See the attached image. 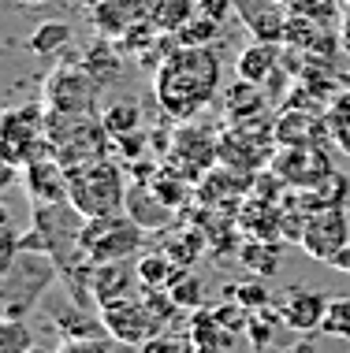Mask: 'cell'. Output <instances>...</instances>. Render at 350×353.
<instances>
[{"mask_svg":"<svg viewBox=\"0 0 350 353\" xmlns=\"http://www.w3.org/2000/svg\"><path fill=\"white\" fill-rule=\"evenodd\" d=\"M52 320H56V327H60L64 339H97V335H108L105 320L93 323L90 316H82V305H79V309H75V305H64V309L52 312Z\"/></svg>","mask_w":350,"mask_h":353,"instance_id":"cb8c5ba5","label":"cell"},{"mask_svg":"<svg viewBox=\"0 0 350 353\" xmlns=\"http://www.w3.org/2000/svg\"><path fill=\"white\" fill-rule=\"evenodd\" d=\"M146 19V0H97L90 8V23L93 30L108 41H119L123 34L130 30L135 23Z\"/></svg>","mask_w":350,"mask_h":353,"instance_id":"4fadbf2b","label":"cell"},{"mask_svg":"<svg viewBox=\"0 0 350 353\" xmlns=\"http://www.w3.org/2000/svg\"><path fill=\"white\" fill-rule=\"evenodd\" d=\"M239 12H246V26L257 34V41H283L287 37V19L280 8L264 0H239Z\"/></svg>","mask_w":350,"mask_h":353,"instance_id":"d6986e66","label":"cell"},{"mask_svg":"<svg viewBox=\"0 0 350 353\" xmlns=\"http://www.w3.org/2000/svg\"><path fill=\"white\" fill-rule=\"evenodd\" d=\"M23 4H49V0H23Z\"/></svg>","mask_w":350,"mask_h":353,"instance_id":"60d3db41","label":"cell"},{"mask_svg":"<svg viewBox=\"0 0 350 353\" xmlns=\"http://www.w3.org/2000/svg\"><path fill=\"white\" fill-rule=\"evenodd\" d=\"M235 4H239V0H197V15H209L216 23H224V19L235 12Z\"/></svg>","mask_w":350,"mask_h":353,"instance_id":"d590c367","label":"cell"},{"mask_svg":"<svg viewBox=\"0 0 350 353\" xmlns=\"http://www.w3.org/2000/svg\"><path fill=\"white\" fill-rule=\"evenodd\" d=\"M90 298L97 305V312L105 305H116V301H127V298H138L142 294V279H138V268H130L127 261L119 264H90Z\"/></svg>","mask_w":350,"mask_h":353,"instance_id":"ba28073f","label":"cell"},{"mask_svg":"<svg viewBox=\"0 0 350 353\" xmlns=\"http://www.w3.org/2000/svg\"><path fill=\"white\" fill-rule=\"evenodd\" d=\"M26 194L30 205H68L71 186H68V168L56 157H37L26 164Z\"/></svg>","mask_w":350,"mask_h":353,"instance_id":"30bf717a","label":"cell"},{"mask_svg":"<svg viewBox=\"0 0 350 353\" xmlns=\"http://www.w3.org/2000/svg\"><path fill=\"white\" fill-rule=\"evenodd\" d=\"M138 279H142V290H168L175 283V275L183 272L179 264L168 256L164 250H153V253H142L138 256Z\"/></svg>","mask_w":350,"mask_h":353,"instance_id":"44dd1931","label":"cell"},{"mask_svg":"<svg viewBox=\"0 0 350 353\" xmlns=\"http://www.w3.org/2000/svg\"><path fill=\"white\" fill-rule=\"evenodd\" d=\"M291 190H317L324 179H332L336 171L328 164V157L320 145H280V152L269 164Z\"/></svg>","mask_w":350,"mask_h":353,"instance_id":"8992f818","label":"cell"},{"mask_svg":"<svg viewBox=\"0 0 350 353\" xmlns=\"http://www.w3.org/2000/svg\"><path fill=\"white\" fill-rule=\"evenodd\" d=\"M328 264H332L336 272H350V245H347V250H339V253H336Z\"/></svg>","mask_w":350,"mask_h":353,"instance_id":"8d00e7d4","label":"cell"},{"mask_svg":"<svg viewBox=\"0 0 350 353\" xmlns=\"http://www.w3.org/2000/svg\"><path fill=\"white\" fill-rule=\"evenodd\" d=\"M101 320H105L108 339L123 342V346H142V342L153 339V323H149L142 294L138 298H127V301H116V305H105V309H101Z\"/></svg>","mask_w":350,"mask_h":353,"instance_id":"9c48e42d","label":"cell"},{"mask_svg":"<svg viewBox=\"0 0 350 353\" xmlns=\"http://www.w3.org/2000/svg\"><path fill=\"white\" fill-rule=\"evenodd\" d=\"M347 245H350V219L343 208H317V212H309L306 234H302V253L313 256V261H332Z\"/></svg>","mask_w":350,"mask_h":353,"instance_id":"52a82bcc","label":"cell"},{"mask_svg":"<svg viewBox=\"0 0 350 353\" xmlns=\"http://www.w3.org/2000/svg\"><path fill=\"white\" fill-rule=\"evenodd\" d=\"M146 231L130 219L127 212H112V216H97L82 223L79 234V250L86 264H119L130 261L135 253H142Z\"/></svg>","mask_w":350,"mask_h":353,"instance_id":"3957f363","label":"cell"},{"mask_svg":"<svg viewBox=\"0 0 350 353\" xmlns=\"http://www.w3.org/2000/svg\"><path fill=\"white\" fill-rule=\"evenodd\" d=\"M191 342H194V353H228L235 346V331H228L220 320H216L213 309H197L191 312Z\"/></svg>","mask_w":350,"mask_h":353,"instance_id":"2e32d148","label":"cell"},{"mask_svg":"<svg viewBox=\"0 0 350 353\" xmlns=\"http://www.w3.org/2000/svg\"><path fill=\"white\" fill-rule=\"evenodd\" d=\"M37 346L26 320H4L0 323V353H30Z\"/></svg>","mask_w":350,"mask_h":353,"instance_id":"f1b7e54d","label":"cell"},{"mask_svg":"<svg viewBox=\"0 0 350 353\" xmlns=\"http://www.w3.org/2000/svg\"><path fill=\"white\" fill-rule=\"evenodd\" d=\"M172 152H175V160L183 164V171L194 179H202L205 171H213L216 168V160H220V138H213L209 130H202V127H179L175 130V138H172Z\"/></svg>","mask_w":350,"mask_h":353,"instance_id":"8fae6325","label":"cell"},{"mask_svg":"<svg viewBox=\"0 0 350 353\" xmlns=\"http://www.w3.org/2000/svg\"><path fill=\"white\" fill-rule=\"evenodd\" d=\"M320 331H324L328 339L350 342V298H332L328 301V312H324Z\"/></svg>","mask_w":350,"mask_h":353,"instance_id":"f546056e","label":"cell"},{"mask_svg":"<svg viewBox=\"0 0 350 353\" xmlns=\"http://www.w3.org/2000/svg\"><path fill=\"white\" fill-rule=\"evenodd\" d=\"M264 93L257 82H242L235 79V85L224 90V116L231 123H246V119H261L264 116Z\"/></svg>","mask_w":350,"mask_h":353,"instance_id":"ac0fdd59","label":"cell"},{"mask_svg":"<svg viewBox=\"0 0 350 353\" xmlns=\"http://www.w3.org/2000/svg\"><path fill=\"white\" fill-rule=\"evenodd\" d=\"M216 34H220V23H216V19L194 15L191 23H186L183 30L175 34V41H179V45H209V41H216Z\"/></svg>","mask_w":350,"mask_h":353,"instance_id":"1f68e13d","label":"cell"},{"mask_svg":"<svg viewBox=\"0 0 350 353\" xmlns=\"http://www.w3.org/2000/svg\"><path fill=\"white\" fill-rule=\"evenodd\" d=\"M324 123H328V138L339 145V152L350 157V90H343L332 104H328Z\"/></svg>","mask_w":350,"mask_h":353,"instance_id":"484cf974","label":"cell"},{"mask_svg":"<svg viewBox=\"0 0 350 353\" xmlns=\"http://www.w3.org/2000/svg\"><path fill=\"white\" fill-rule=\"evenodd\" d=\"M123 212L135 219L142 231H168V227L175 223V208L160 201L149 183H130V190H127V208H123Z\"/></svg>","mask_w":350,"mask_h":353,"instance_id":"5bb4252c","label":"cell"},{"mask_svg":"<svg viewBox=\"0 0 350 353\" xmlns=\"http://www.w3.org/2000/svg\"><path fill=\"white\" fill-rule=\"evenodd\" d=\"M116 353H142V346H123V342H116Z\"/></svg>","mask_w":350,"mask_h":353,"instance_id":"f35d334b","label":"cell"},{"mask_svg":"<svg viewBox=\"0 0 350 353\" xmlns=\"http://www.w3.org/2000/svg\"><path fill=\"white\" fill-rule=\"evenodd\" d=\"M343 49L350 52V15H347V23H343Z\"/></svg>","mask_w":350,"mask_h":353,"instance_id":"74e56055","label":"cell"},{"mask_svg":"<svg viewBox=\"0 0 350 353\" xmlns=\"http://www.w3.org/2000/svg\"><path fill=\"white\" fill-rule=\"evenodd\" d=\"M71 45V26L68 23H41V26H34L30 37H26V49H30L34 56H56V52H64Z\"/></svg>","mask_w":350,"mask_h":353,"instance_id":"603a6c76","label":"cell"},{"mask_svg":"<svg viewBox=\"0 0 350 353\" xmlns=\"http://www.w3.org/2000/svg\"><path fill=\"white\" fill-rule=\"evenodd\" d=\"M142 353H194L191 335L179 339L175 331H164V335H153L149 342H142Z\"/></svg>","mask_w":350,"mask_h":353,"instance_id":"836d02e7","label":"cell"},{"mask_svg":"<svg viewBox=\"0 0 350 353\" xmlns=\"http://www.w3.org/2000/svg\"><path fill=\"white\" fill-rule=\"evenodd\" d=\"M0 141H4V160L8 168L30 164L37 157H52L56 145L49 141V123H45L41 104H19L8 108L0 119Z\"/></svg>","mask_w":350,"mask_h":353,"instance_id":"277c9868","label":"cell"},{"mask_svg":"<svg viewBox=\"0 0 350 353\" xmlns=\"http://www.w3.org/2000/svg\"><path fill=\"white\" fill-rule=\"evenodd\" d=\"M328 301L320 290H309V286H291L287 294H283V323H287L291 331H302V335H309V331H320V323H324V312H328Z\"/></svg>","mask_w":350,"mask_h":353,"instance_id":"7c38bea8","label":"cell"},{"mask_svg":"<svg viewBox=\"0 0 350 353\" xmlns=\"http://www.w3.org/2000/svg\"><path fill=\"white\" fill-rule=\"evenodd\" d=\"M30 353H52V350H45V346H34Z\"/></svg>","mask_w":350,"mask_h":353,"instance_id":"ab89813d","label":"cell"},{"mask_svg":"<svg viewBox=\"0 0 350 353\" xmlns=\"http://www.w3.org/2000/svg\"><path fill=\"white\" fill-rule=\"evenodd\" d=\"M153 93L168 119L191 123L220 93V56L209 45H175L153 71Z\"/></svg>","mask_w":350,"mask_h":353,"instance_id":"6da1fadb","label":"cell"},{"mask_svg":"<svg viewBox=\"0 0 350 353\" xmlns=\"http://www.w3.org/2000/svg\"><path fill=\"white\" fill-rule=\"evenodd\" d=\"M68 186H71V205L79 208L82 219H97V216H112L127 208V190L130 179L123 164L108 157L97 160H82V164L68 168Z\"/></svg>","mask_w":350,"mask_h":353,"instance_id":"7a4b0ae2","label":"cell"},{"mask_svg":"<svg viewBox=\"0 0 350 353\" xmlns=\"http://www.w3.org/2000/svg\"><path fill=\"white\" fill-rule=\"evenodd\" d=\"M101 119H105V130H108L112 141L123 138V134H138V130H142V104L135 97L112 101L108 108L101 112Z\"/></svg>","mask_w":350,"mask_h":353,"instance_id":"7402d4cb","label":"cell"},{"mask_svg":"<svg viewBox=\"0 0 350 353\" xmlns=\"http://www.w3.org/2000/svg\"><path fill=\"white\" fill-rule=\"evenodd\" d=\"M149 186H153V194L160 201L172 205V208H183L186 194H191V179H179V168H157V175L149 179Z\"/></svg>","mask_w":350,"mask_h":353,"instance_id":"4316f807","label":"cell"},{"mask_svg":"<svg viewBox=\"0 0 350 353\" xmlns=\"http://www.w3.org/2000/svg\"><path fill=\"white\" fill-rule=\"evenodd\" d=\"M205 245V238L202 234H194V231H186L183 238H172V242L164 245V253L172 256V261L179 264V268H191L194 264V256H197V250Z\"/></svg>","mask_w":350,"mask_h":353,"instance_id":"d6a6232c","label":"cell"},{"mask_svg":"<svg viewBox=\"0 0 350 353\" xmlns=\"http://www.w3.org/2000/svg\"><path fill=\"white\" fill-rule=\"evenodd\" d=\"M168 294H172V301L179 305V312H197V309H205V286L197 283L186 268L175 275V283L168 286Z\"/></svg>","mask_w":350,"mask_h":353,"instance_id":"83f0119b","label":"cell"},{"mask_svg":"<svg viewBox=\"0 0 350 353\" xmlns=\"http://www.w3.org/2000/svg\"><path fill=\"white\" fill-rule=\"evenodd\" d=\"M276 130L264 127L261 119L231 123L228 134H220V164L242 175H257L264 164H272L276 157Z\"/></svg>","mask_w":350,"mask_h":353,"instance_id":"5b68a950","label":"cell"},{"mask_svg":"<svg viewBox=\"0 0 350 353\" xmlns=\"http://www.w3.org/2000/svg\"><path fill=\"white\" fill-rule=\"evenodd\" d=\"M56 353H116V342L108 335H97V339H68Z\"/></svg>","mask_w":350,"mask_h":353,"instance_id":"e575fe53","label":"cell"},{"mask_svg":"<svg viewBox=\"0 0 350 353\" xmlns=\"http://www.w3.org/2000/svg\"><path fill=\"white\" fill-rule=\"evenodd\" d=\"M228 298H235V301L242 305V309H250V312H261V309H269V305H272L269 283H261V279L239 283L235 290H228Z\"/></svg>","mask_w":350,"mask_h":353,"instance_id":"4dcf8cb0","label":"cell"},{"mask_svg":"<svg viewBox=\"0 0 350 353\" xmlns=\"http://www.w3.org/2000/svg\"><path fill=\"white\" fill-rule=\"evenodd\" d=\"M239 261L250 268L253 275H272L280 268V245L276 242H261V238H250V242L239 250Z\"/></svg>","mask_w":350,"mask_h":353,"instance_id":"d4e9b609","label":"cell"},{"mask_svg":"<svg viewBox=\"0 0 350 353\" xmlns=\"http://www.w3.org/2000/svg\"><path fill=\"white\" fill-rule=\"evenodd\" d=\"M197 15V0H146V19L160 34H179Z\"/></svg>","mask_w":350,"mask_h":353,"instance_id":"ffe728a7","label":"cell"},{"mask_svg":"<svg viewBox=\"0 0 350 353\" xmlns=\"http://www.w3.org/2000/svg\"><path fill=\"white\" fill-rule=\"evenodd\" d=\"M272 130H276V141L280 145H320V138H328V123L324 116L313 119L306 116V108H283L280 119L272 123Z\"/></svg>","mask_w":350,"mask_h":353,"instance_id":"9a60e30c","label":"cell"},{"mask_svg":"<svg viewBox=\"0 0 350 353\" xmlns=\"http://www.w3.org/2000/svg\"><path fill=\"white\" fill-rule=\"evenodd\" d=\"M280 41H253V45H246V49L235 56V74H239L242 82H269L272 74H280L276 71V63H280V49H276Z\"/></svg>","mask_w":350,"mask_h":353,"instance_id":"e0dca14e","label":"cell"}]
</instances>
